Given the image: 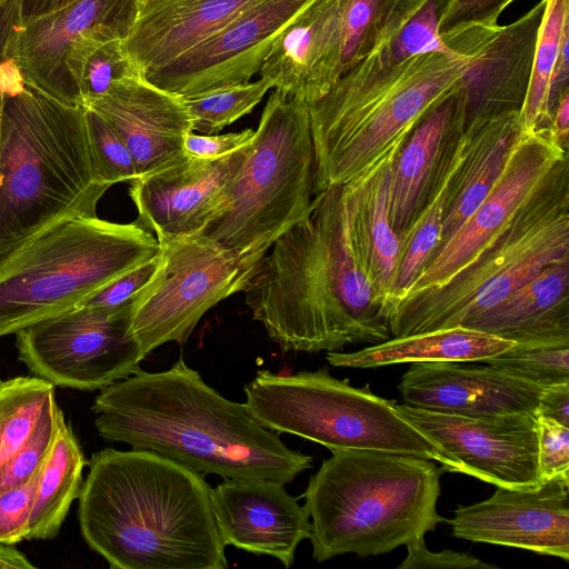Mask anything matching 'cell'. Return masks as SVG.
Returning a JSON list of instances; mask_svg holds the SVG:
<instances>
[{"instance_id":"obj_22","label":"cell","mask_w":569,"mask_h":569,"mask_svg":"<svg viewBox=\"0 0 569 569\" xmlns=\"http://www.w3.org/2000/svg\"><path fill=\"white\" fill-rule=\"evenodd\" d=\"M403 403L458 416L535 413L545 387L499 368L461 361L411 363L399 387Z\"/></svg>"},{"instance_id":"obj_51","label":"cell","mask_w":569,"mask_h":569,"mask_svg":"<svg viewBox=\"0 0 569 569\" xmlns=\"http://www.w3.org/2000/svg\"><path fill=\"white\" fill-rule=\"evenodd\" d=\"M26 555L13 546L0 543V569H34Z\"/></svg>"},{"instance_id":"obj_16","label":"cell","mask_w":569,"mask_h":569,"mask_svg":"<svg viewBox=\"0 0 569 569\" xmlns=\"http://www.w3.org/2000/svg\"><path fill=\"white\" fill-rule=\"evenodd\" d=\"M313 0H257L212 36L144 77L182 98L250 81L289 22Z\"/></svg>"},{"instance_id":"obj_36","label":"cell","mask_w":569,"mask_h":569,"mask_svg":"<svg viewBox=\"0 0 569 569\" xmlns=\"http://www.w3.org/2000/svg\"><path fill=\"white\" fill-rule=\"evenodd\" d=\"M480 362L545 388L569 382V345L516 343L502 353Z\"/></svg>"},{"instance_id":"obj_44","label":"cell","mask_w":569,"mask_h":569,"mask_svg":"<svg viewBox=\"0 0 569 569\" xmlns=\"http://www.w3.org/2000/svg\"><path fill=\"white\" fill-rule=\"evenodd\" d=\"M407 556L398 569H498L468 552L442 550L430 551L425 537H417L406 545Z\"/></svg>"},{"instance_id":"obj_29","label":"cell","mask_w":569,"mask_h":569,"mask_svg":"<svg viewBox=\"0 0 569 569\" xmlns=\"http://www.w3.org/2000/svg\"><path fill=\"white\" fill-rule=\"evenodd\" d=\"M516 343L499 337L456 326L390 339L355 352H327L335 367L377 368L398 363L480 362Z\"/></svg>"},{"instance_id":"obj_19","label":"cell","mask_w":569,"mask_h":569,"mask_svg":"<svg viewBox=\"0 0 569 569\" xmlns=\"http://www.w3.org/2000/svg\"><path fill=\"white\" fill-rule=\"evenodd\" d=\"M452 535L569 560V478L532 489L497 487L480 502L461 506L448 520Z\"/></svg>"},{"instance_id":"obj_27","label":"cell","mask_w":569,"mask_h":569,"mask_svg":"<svg viewBox=\"0 0 569 569\" xmlns=\"http://www.w3.org/2000/svg\"><path fill=\"white\" fill-rule=\"evenodd\" d=\"M403 143L395 147L365 174L343 184L351 241L360 263L387 306L388 320L401 251L400 238L390 222V180Z\"/></svg>"},{"instance_id":"obj_37","label":"cell","mask_w":569,"mask_h":569,"mask_svg":"<svg viewBox=\"0 0 569 569\" xmlns=\"http://www.w3.org/2000/svg\"><path fill=\"white\" fill-rule=\"evenodd\" d=\"M86 118L99 178L110 187L138 178L137 167L130 151L109 123L89 109H86Z\"/></svg>"},{"instance_id":"obj_5","label":"cell","mask_w":569,"mask_h":569,"mask_svg":"<svg viewBox=\"0 0 569 569\" xmlns=\"http://www.w3.org/2000/svg\"><path fill=\"white\" fill-rule=\"evenodd\" d=\"M311 476L305 507L318 562L377 556L437 528L442 468L411 455L335 450Z\"/></svg>"},{"instance_id":"obj_35","label":"cell","mask_w":569,"mask_h":569,"mask_svg":"<svg viewBox=\"0 0 569 569\" xmlns=\"http://www.w3.org/2000/svg\"><path fill=\"white\" fill-rule=\"evenodd\" d=\"M397 0L342 1L341 76L373 48Z\"/></svg>"},{"instance_id":"obj_48","label":"cell","mask_w":569,"mask_h":569,"mask_svg":"<svg viewBox=\"0 0 569 569\" xmlns=\"http://www.w3.org/2000/svg\"><path fill=\"white\" fill-rule=\"evenodd\" d=\"M26 82L27 79L13 58L0 60V98L22 93Z\"/></svg>"},{"instance_id":"obj_33","label":"cell","mask_w":569,"mask_h":569,"mask_svg":"<svg viewBox=\"0 0 569 569\" xmlns=\"http://www.w3.org/2000/svg\"><path fill=\"white\" fill-rule=\"evenodd\" d=\"M463 149L441 171L431 190L428 203L412 226L399 237L401 251L390 312L408 293L440 243L446 192L449 181L462 159Z\"/></svg>"},{"instance_id":"obj_25","label":"cell","mask_w":569,"mask_h":569,"mask_svg":"<svg viewBox=\"0 0 569 569\" xmlns=\"http://www.w3.org/2000/svg\"><path fill=\"white\" fill-rule=\"evenodd\" d=\"M465 128V108L457 84L418 121L398 153L391 172L390 222L402 236L426 207L433 178Z\"/></svg>"},{"instance_id":"obj_26","label":"cell","mask_w":569,"mask_h":569,"mask_svg":"<svg viewBox=\"0 0 569 569\" xmlns=\"http://www.w3.org/2000/svg\"><path fill=\"white\" fill-rule=\"evenodd\" d=\"M462 327L522 346L569 345V260L546 266Z\"/></svg>"},{"instance_id":"obj_11","label":"cell","mask_w":569,"mask_h":569,"mask_svg":"<svg viewBox=\"0 0 569 569\" xmlns=\"http://www.w3.org/2000/svg\"><path fill=\"white\" fill-rule=\"evenodd\" d=\"M157 240L160 266L130 315L131 333L146 357L167 342L184 343L209 309L243 292L263 257L226 249L200 234Z\"/></svg>"},{"instance_id":"obj_45","label":"cell","mask_w":569,"mask_h":569,"mask_svg":"<svg viewBox=\"0 0 569 569\" xmlns=\"http://www.w3.org/2000/svg\"><path fill=\"white\" fill-rule=\"evenodd\" d=\"M253 136V129L224 134H197L191 131L186 136L184 151L198 159H219L248 147Z\"/></svg>"},{"instance_id":"obj_34","label":"cell","mask_w":569,"mask_h":569,"mask_svg":"<svg viewBox=\"0 0 569 569\" xmlns=\"http://www.w3.org/2000/svg\"><path fill=\"white\" fill-rule=\"evenodd\" d=\"M271 86L259 79L217 88L183 98L189 110L192 131L214 134L250 113Z\"/></svg>"},{"instance_id":"obj_28","label":"cell","mask_w":569,"mask_h":569,"mask_svg":"<svg viewBox=\"0 0 569 569\" xmlns=\"http://www.w3.org/2000/svg\"><path fill=\"white\" fill-rule=\"evenodd\" d=\"M463 131V154L447 188L438 247L458 231L502 173L522 132L520 111L471 118Z\"/></svg>"},{"instance_id":"obj_21","label":"cell","mask_w":569,"mask_h":569,"mask_svg":"<svg viewBox=\"0 0 569 569\" xmlns=\"http://www.w3.org/2000/svg\"><path fill=\"white\" fill-rule=\"evenodd\" d=\"M210 499L226 546L273 557L289 569L300 542L310 538L306 507L280 481L226 479L211 488Z\"/></svg>"},{"instance_id":"obj_18","label":"cell","mask_w":569,"mask_h":569,"mask_svg":"<svg viewBox=\"0 0 569 569\" xmlns=\"http://www.w3.org/2000/svg\"><path fill=\"white\" fill-rule=\"evenodd\" d=\"M250 146V144H249ZM249 146L219 159L182 160L130 181L133 221L157 239L198 236L224 209Z\"/></svg>"},{"instance_id":"obj_47","label":"cell","mask_w":569,"mask_h":569,"mask_svg":"<svg viewBox=\"0 0 569 569\" xmlns=\"http://www.w3.org/2000/svg\"><path fill=\"white\" fill-rule=\"evenodd\" d=\"M552 139L565 150H568L569 133V89L558 99L548 126Z\"/></svg>"},{"instance_id":"obj_9","label":"cell","mask_w":569,"mask_h":569,"mask_svg":"<svg viewBox=\"0 0 569 569\" xmlns=\"http://www.w3.org/2000/svg\"><path fill=\"white\" fill-rule=\"evenodd\" d=\"M251 415L277 433L311 440L331 451L373 450L429 459L450 472L462 467L408 421L395 400L367 385L350 386L327 368L281 375L258 370L244 386Z\"/></svg>"},{"instance_id":"obj_15","label":"cell","mask_w":569,"mask_h":569,"mask_svg":"<svg viewBox=\"0 0 569 569\" xmlns=\"http://www.w3.org/2000/svg\"><path fill=\"white\" fill-rule=\"evenodd\" d=\"M566 156L568 150L552 139L548 127L522 130L487 197L458 231L432 252L402 300L442 287L472 261L509 224L555 164Z\"/></svg>"},{"instance_id":"obj_8","label":"cell","mask_w":569,"mask_h":569,"mask_svg":"<svg viewBox=\"0 0 569 569\" xmlns=\"http://www.w3.org/2000/svg\"><path fill=\"white\" fill-rule=\"evenodd\" d=\"M467 58L430 51L411 58L388 83L358 93L328 91L308 106L315 150V197L352 182L395 147L449 94Z\"/></svg>"},{"instance_id":"obj_7","label":"cell","mask_w":569,"mask_h":569,"mask_svg":"<svg viewBox=\"0 0 569 569\" xmlns=\"http://www.w3.org/2000/svg\"><path fill=\"white\" fill-rule=\"evenodd\" d=\"M569 260V163L559 160L509 224L442 287L400 301L391 337L462 326L548 264Z\"/></svg>"},{"instance_id":"obj_20","label":"cell","mask_w":569,"mask_h":569,"mask_svg":"<svg viewBox=\"0 0 569 569\" xmlns=\"http://www.w3.org/2000/svg\"><path fill=\"white\" fill-rule=\"evenodd\" d=\"M83 108L99 114L130 151L139 177L180 160L191 118L182 97L163 90L137 73L114 82L104 93L83 99Z\"/></svg>"},{"instance_id":"obj_42","label":"cell","mask_w":569,"mask_h":569,"mask_svg":"<svg viewBox=\"0 0 569 569\" xmlns=\"http://www.w3.org/2000/svg\"><path fill=\"white\" fill-rule=\"evenodd\" d=\"M536 416L541 482L569 478V428L552 419Z\"/></svg>"},{"instance_id":"obj_1","label":"cell","mask_w":569,"mask_h":569,"mask_svg":"<svg viewBox=\"0 0 569 569\" xmlns=\"http://www.w3.org/2000/svg\"><path fill=\"white\" fill-rule=\"evenodd\" d=\"M251 276L246 303L282 351H338L391 338L388 310L351 241L343 186L313 198Z\"/></svg>"},{"instance_id":"obj_6","label":"cell","mask_w":569,"mask_h":569,"mask_svg":"<svg viewBox=\"0 0 569 569\" xmlns=\"http://www.w3.org/2000/svg\"><path fill=\"white\" fill-rule=\"evenodd\" d=\"M159 250L134 222H60L0 260V338L82 306Z\"/></svg>"},{"instance_id":"obj_10","label":"cell","mask_w":569,"mask_h":569,"mask_svg":"<svg viewBox=\"0 0 569 569\" xmlns=\"http://www.w3.org/2000/svg\"><path fill=\"white\" fill-rule=\"evenodd\" d=\"M315 150L306 102L273 90L223 211L200 233L241 253L264 256L310 210Z\"/></svg>"},{"instance_id":"obj_38","label":"cell","mask_w":569,"mask_h":569,"mask_svg":"<svg viewBox=\"0 0 569 569\" xmlns=\"http://www.w3.org/2000/svg\"><path fill=\"white\" fill-rule=\"evenodd\" d=\"M122 40H112L96 48L83 60L77 87L83 99L104 93L114 82L140 73L124 52Z\"/></svg>"},{"instance_id":"obj_17","label":"cell","mask_w":569,"mask_h":569,"mask_svg":"<svg viewBox=\"0 0 569 569\" xmlns=\"http://www.w3.org/2000/svg\"><path fill=\"white\" fill-rule=\"evenodd\" d=\"M545 9L546 0H540L507 26L468 29L442 39L451 51L467 58L457 82L465 122L475 117L521 111Z\"/></svg>"},{"instance_id":"obj_23","label":"cell","mask_w":569,"mask_h":569,"mask_svg":"<svg viewBox=\"0 0 569 569\" xmlns=\"http://www.w3.org/2000/svg\"><path fill=\"white\" fill-rule=\"evenodd\" d=\"M343 0H313L281 31L260 70L271 89L307 104L341 76Z\"/></svg>"},{"instance_id":"obj_43","label":"cell","mask_w":569,"mask_h":569,"mask_svg":"<svg viewBox=\"0 0 569 569\" xmlns=\"http://www.w3.org/2000/svg\"><path fill=\"white\" fill-rule=\"evenodd\" d=\"M160 262L161 256L159 250L157 254L119 277L83 305L116 308L132 303L138 293L152 279Z\"/></svg>"},{"instance_id":"obj_52","label":"cell","mask_w":569,"mask_h":569,"mask_svg":"<svg viewBox=\"0 0 569 569\" xmlns=\"http://www.w3.org/2000/svg\"><path fill=\"white\" fill-rule=\"evenodd\" d=\"M1 2L4 4H18L19 7L21 6V0H1Z\"/></svg>"},{"instance_id":"obj_41","label":"cell","mask_w":569,"mask_h":569,"mask_svg":"<svg viewBox=\"0 0 569 569\" xmlns=\"http://www.w3.org/2000/svg\"><path fill=\"white\" fill-rule=\"evenodd\" d=\"M39 475L22 486L0 493V543L13 546L27 539Z\"/></svg>"},{"instance_id":"obj_14","label":"cell","mask_w":569,"mask_h":569,"mask_svg":"<svg viewBox=\"0 0 569 569\" xmlns=\"http://www.w3.org/2000/svg\"><path fill=\"white\" fill-rule=\"evenodd\" d=\"M397 410L463 469L497 487L541 482L535 413L466 417L396 403Z\"/></svg>"},{"instance_id":"obj_4","label":"cell","mask_w":569,"mask_h":569,"mask_svg":"<svg viewBox=\"0 0 569 569\" xmlns=\"http://www.w3.org/2000/svg\"><path fill=\"white\" fill-rule=\"evenodd\" d=\"M109 188L83 107L28 79L22 93L0 98V260L60 222L97 216Z\"/></svg>"},{"instance_id":"obj_49","label":"cell","mask_w":569,"mask_h":569,"mask_svg":"<svg viewBox=\"0 0 569 569\" xmlns=\"http://www.w3.org/2000/svg\"><path fill=\"white\" fill-rule=\"evenodd\" d=\"M20 23V7L18 4H4L0 0V60L6 58L11 33Z\"/></svg>"},{"instance_id":"obj_31","label":"cell","mask_w":569,"mask_h":569,"mask_svg":"<svg viewBox=\"0 0 569 569\" xmlns=\"http://www.w3.org/2000/svg\"><path fill=\"white\" fill-rule=\"evenodd\" d=\"M58 408L54 386L44 379L0 380V473Z\"/></svg>"},{"instance_id":"obj_13","label":"cell","mask_w":569,"mask_h":569,"mask_svg":"<svg viewBox=\"0 0 569 569\" xmlns=\"http://www.w3.org/2000/svg\"><path fill=\"white\" fill-rule=\"evenodd\" d=\"M141 0H74L18 26L6 58H13L26 79L59 99L83 107L73 79L83 60L99 46L123 40Z\"/></svg>"},{"instance_id":"obj_12","label":"cell","mask_w":569,"mask_h":569,"mask_svg":"<svg viewBox=\"0 0 569 569\" xmlns=\"http://www.w3.org/2000/svg\"><path fill=\"white\" fill-rule=\"evenodd\" d=\"M132 303L83 305L20 329L18 358L54 387L94 391L126 379L146 358L130 330Z\"/></svg>"},{"instance_id":"obj_46","label":"cell","mask_w":569,"mask_h":569,"mask_svg":"<svg viewBox=\"0 0 569 569\" xmlns=\"http://www.w3.org/2000/svg\"><path fill=\"white\" fill-rule=\"evenodd\" d=\"M536 415L569 428V382L546 387Z\"/></svg>"},{"instance_id":"obj_50","label":"cell","mask_w":569,"mask_h":569,"mask_svg":"<svg viewBox=\"0 0 569 569\" xmlns=\"http://www.w3.org/2000/svg\"><path fill=\"white\" fill-rule=\"evenodd\" d=\"M72 1L74 0H21V23L36 17L58 10Z\"/></svg>"},{"instance_id":"obj_32","label":"cell","mask_w":569,"mask_h":569,"mask_svg":"<svg viewBox=\"0 0 569 569\" xmlns=\"http://www.w3.org/2000/svg\"><path fill=\"white\" fill-rule=\"evenodd\" d=\"M567 41H569V0H546L530 82L520 111V123L525 131H533L550 123V79L561 48Z\"/></svg>"},{"instance_id":"obj_2","label":"cell","mask_w":569,"mask_h":569,"mask_svg":"<svg viewBox=\"0 0 569 569\" xmlns=\"http://www.w3.org/2000/svg\"><path fill=\"white\" fill-rule=\"evenodd\" d=\"M92 411L101 438L174 460L201 475L290 483L312 457L287 447L246 403L221 396L183 357L168 370L134 375L100 390Z\"/></svg>"},{"instance_id":"obj_40","label":"cell","mask_w":569,"mask_h":569,"mask_svg":"<svg viewBox=\"0 0 569 569\" xmlns=\"http://www.w3.org/2000/svg\"><path fill=\"white\" fill-rule=\"evenodd\" d=\"M515 0H450L439 26L441 40L468 29H492Z\"/></svg>"},{"instance_id":"obj_53","label":"cell","mask_w":569,"mask_h":569,"mask_svg":"<svg viewBox=\"0 0 569 569\" xmlns=\"http://www.w3.org/2000/svg\"><path fill=\"white\" fill-rule=\"evenodd\" d=\"M142 1H143V0H141V2H142Z\"/></svg>"},{"instance_id":"obj_3","label":"cell","mask_w":569,"mask_h":569,"mask_svg":"<svg viewBox=\"0 0 569 569\" xmlns=\"http://www.w3.org/2000/svg\"><path fill=\"white\" fill-rule=\"evenodd\" d=\"M82 537L112 569H224L203 476L149 450L106 448L87 462Z\"/></svg>"},{"instance_id":"obj_39","label":"cell","mask_w":569,"mask_h":569,"mask_svg":"<svg viewBox=\"0 0 569 569\" xmlns=\"http://www.w3.org/2000/svg\"><path fill=\"white\" fill-rule=\"evenodd\" d=\"M58 410L3 468L0 473V493L24 485L41 471L54 440Z\"/></svg>"},{"instance_id":"obj_24","label":"cell","mask_w":569,"mask_h":569,"mask_svg":"<svg viewBox=\"0 0 569 569\" xmlns=\"http://www.w3.org/2000/svg\"><path fill=\"white\" fill-rule=\"evenodd\" d=\"M257 0H143L122 48L143 76L220 30Z\"/></svg>"},{"instance_id":"obj_30","label":"cell","mask_w":569,"mask_h":569,"mask_svg":"<svg viewBox=\"0 0 569 569\" xmlns=\"http://www.w3.org/2000/svg\"><path fill=\"white\" fill-rule=\"evenodd\" d=\"M87 462L59 408L54 440L38 478L27 540H49L59 533L71 503L79 497Z\"/></svg>"}]
</instances>
